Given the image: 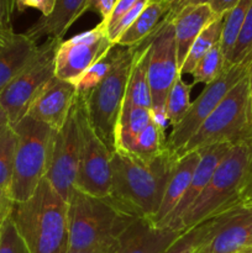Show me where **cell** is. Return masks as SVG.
<instances>
[{"label": "cell", "instance_id": "6da1fadb", "mask_svg": "<svg viewBox=\"0 0 252 253\" xmlns=\"http://www.w3.org/2000/svg\"><path fill=\"white\" fill-rule=\"evenodd\" d=\"M177 160L168 150L151 161L125 151H114L109 199L126 214L153 222Z\"/></svg>", "mask_w": 252, "mask_h": 253}, {"label": "cell", "instance_id": "7a4b0ae2", "mask_svg": "<svg viewBox=\"0 0 252 253\" xmlns=\"http://www.w3.org/2000/svg\"><path fill=\"white\" fill-rule=\"evenodd\" d=\"M11 217L30 253H68V202L46 178L31 198L14 203Z\"/></svg>", "mask_w": 252, "mask_h": 253}, {"label": "cell", "instance_id": "3957f363", "mask_svg": "<svg viewBox=\"0 0 252 253\" xmlns=\"http://www.w3.org/2000/svg\"><path fill=\"white\" fill-rule=\"evenodd\" d=\"M135 219L109 198L93 197L74 188L68 200V253H115L121 234Z\"/></svg>", "mask_w": 252, "mask_h": 253}, {"label": "cell", "instance_id": "277c9868", "mask_svg": "<svg viewBox=\"0 0 252 253\" xmlns=\"http://www.w3.org/2000/svg\"><path fill=\"white\" fill-rule=\"evenodd\" d=\"M252 172V130L232 145L205 189L187 210L178 231H187L240 205V197Z\"/></svg>", "mask_w": 252, "mask_h": 253}, {"label": "cell", "instance_id": "5b68a950", "mask_svg": "<svg viewBox=\"0 0 252 253\" xmlns=\"http://www.w3.org/2000/svg\"><path fill=\"white\" fill-rule=\"evenodd\" d=\"M11 126L16 133V151L9 194L12 202L21 203L31 198L46 177L56 130L29 115Z\"/></svg>", "mask_w": 252, "mask_h": 253}, {"label": "cell", "instance_id": "8992f818", "mask_svg": "<svg viewBox=\"0 0 252 253\" xmlns=\"http://www.w3.org/2000/svg\"><path fill=\"white\" fill-rule=\"evenodd\" d=\"M251 130L249 82L247 76H245L232 86L231 90L200 125L197 132L185 143L178 153V158L188 152L217 143H236Z\"/></svg>", "mask_w": 252, "mask_h": 253}, {"label": "cell", "instance_id": "52a82bcc", "mask_svg": "<svg viewBox=\"0 0 252 253\" xmlns=\"http://www.w3.org/2000/svg\"><path fill=\"white\" fill-rule=\"evenodd\" d=\"M135 51L136 46H124L123 53L110 73L85 96L79 95L84 101L91 127L111 152L115 151L116 125L125 99Z\"/></svg>", "mask_w": 252, "mask_h": 253}, {"label": "cell", "instance_id": "ba28073f", "mask_svg": "<svg viewBox=\"0 0 252 253\" xmlns=\"http://www.w3.org/2000/svg\"><path fill=\"white\" fill-rule=\"evenodd\" d=\"M62 40H47L39 44L29 64L0 91V106L10 125L19 123L44 84L54 76L56 51Z\"/></svg>", "mask_w": 252, "mask_h": 253}, {"label": "cell", "instance_id": "9c48e42d", "mask_svg": "<svg viewBox=\"0 0 252 253\" xmlns=\"http://www.w3.org/2000/svg\"><path fill=\"white\" fill-rule=\"evenodd\" d=\"M77 119L81 130V160L76 188L89 195L109 198L111 194V152L98 137L86 116L84 101L77 94Z\"/></svg>", "mask_w": 252, "mask_h": 253}, {"label": "cell", "instance_id": "30bf717a", "mask_svg": "<svg viewBox=\"0 0 252 253\" xmlns=\"http://www.w3.org/2000/svg\"><path fill=\"white\" fill-rule=\"evenodd\" d=\"M179 76L177 61L174 27L170 19H166L151 36L148 61V83L152 98L153 120L167 130L168 120L165 105L173 83Z\"/></svg>", "mask_w": 252, "mask_h": 253}, {"label": "cell", "instance_id": "8fae6325", "mask_svg": "<svg viewBox=\"0 0 252 253\" xmlns=\"http://www.w3.org/2000/svg\"><path fill=\"white\" fill-rule=\"evenodd\" d=\"M249 64V63H247ZM247 64H235L227 67L221 76L217 77L214 82L205 85L200 95L192 101L182 120L172 127L169 135L167 136L166 147L178 157L185 143L192 138L208 116L219 105L224 96L231 90L232 86L241 81L247 73Z\"/></svg>", "mask_w": 252, "mask_h": 253}, {"label": "cell", "instance_id": "7c38bea8", "mask_svg": "<svg viewBox=\"0 0 252 253\" xmlns=\"http://www.w3.org/2000/svg\"><path fill=\"white\" fill-rule=\"evenodd\" d=\"M81 160V130L77 119L76 100L66 123L52 137L46 179L68 202L76 188Z\"/></svg>", "mask_w": 252, "mask_h": 253}, {"label": "cell", "instance_id": "4fadbf2b", "mask_svg": "<svg viewBox=\"0 0 252 253\" xmlns=\"http://www.w3.org/2000/svg\"><path fill=\"white\" fill-rule=\"evenodd\" d=\"M115 43L103 21L89 31L61 41L56 51L54 76L76 85V82Z\"/></svg>", "mask_w": 252, "mask_h": 253}, {"label": "cell", "instance_id": "5bb4252c", "mask_svg": "<svg viewBox=\"0 0 252 253\" xmlns=\"http://www.w3.org/2000/svg\"><path fill=\"white\" fill-rule=\"evenodd\" d=\"M76 98V85L53 76L39 91L26 115L53 130H59L66 123Z\"/></svg>", "mask_w": 252, "mask_h": 253}, {"label": "cell", "instance_id": "9a60e30c", "mask_svg": "<svg viewBox=\"0 0 252 253\" xmlns=\"http://www.w3.org/2000/svg\"><path fill=\"white\" fill-rule=\"evenodd\" d=\"M183 232L137 217L121 234L115 253H165Z\"/></svg>", "mask_w": 252, "mask_h": 253}, {"label": "cell", "instance_id": "2e32d148", "mask_svg": "<svg viewBox=\"0 0 252 253\" xmlns=\"http://www.w3.org/2000/svg\"><path fill=\"white\" fill-rule=\"evenodd\" d=\"M252 246V205H237L225 212L211 253H244Z\"/></svg>", "mask_w": 252, "mask_h": 253}, {"label": "cell", "instance_id": "e0dca14e", "mask_svg": "<svg viewBox=\"0 0 252 253\" xmlns=\"http://www.w3.org/2000/svg\"><path fill=\"white\" fill-rule=\"evenodd\" d=\"M232 145L234 143H217V145H212L209 146V147L199 150L200 160L198 162L194 173H193L189 187H188L185 194L183 195L178 207L175 208L173 214L170 215L168 221L166 222L165 227L177 230V226L179 224L180 219L183 217V215L187 212V210L194 204L195 200L202 194L203 190L205 189V187L209 183V180L211 179L214 172L216 170L217 166L220 165L222 158L226 156V153L229 152Z\"/></svg>", "mask_w": 252, "mask_h": 253}, {"label": "cell", "instance_id": "ac0fdd59", "mask_svg": "<svg viewBox=\"0 0 252 253\" xmlns=\"http://www.w3.org/2000/svg\"><path fill=\"white\" fill-rule=\"evenodd\" d=\"M39 44L25 34L0 31V91L31 62Z\"/></svg>", "mask_w": 252, "mask_h": 253}, {"label": "cell", "instance_id": "d6986e66", "mask_svg": "<svg viewBox=\"0 0 252 253\" xmlns=\"http://www.w3.org/2000/svg\"><path fill=\"white\" fill-rule=\"evenodd\" d=\"M219 15H215L209 4L185 6L172 19L174 27L175 48L179 71L185 61L190 47L200 32L214 21Z\"/></svg>", "mask_w": 252, "mask_h": 253}, {"label": "cell", "instance_id": "ffe728a7", "mask_svg": "<svg viewBox=\"0 0 252 253\" xmlns=\"http://www.w3.org/2000/svg\"><path fill=\"white\" fill-rule=\"evenodd\" d=\"M199 160V150L185 153L177 160L174 169H173L169 180L167 183V187H166L162 203H161L160 209H158L155 221H153L156 226L165 227L166 222L168 221L169 216L173 214L175 208L182 200L183 195L187 192Z\"/></svg>", "mask_w": 252, "mask_h": 253}, {"label": "cell", "instance_id": "44dd1931", "mask_svg": "<svg viewBox=\"0 0 252 253\" xmlns=\"http://www.w3.org/2000/svg\"><path fill=\"white\" fill-rule=\"evenodd\" d=\"M88 0H56L48 16H41L25 35L37 43L42 37L47 40H62L69 27L85 14Z\"/></svg>", "mask_w": 252, "mask_h": 253}, {"label": "cell", "instance_id": "7402d4cb", "mask_svg": "<svg viewBox=\"0 0 252 253\" xmlns=\"http://www.w3.org/2000/svg\"><path fill=\"white\" fill-rule=\"evenodd\" d=\"M151 36L136 46L132 67H131L124 100L135 106L152 110V98H151L150 83H148Z\"/></svg>", "mask_w": 252, "mask_h": 253}, {"label": "cell", "instance_id": "603a6c76", "mask_svg": "<svg viewBox=\"0 0 252 253\" xmlns=\"http://www.w3.org/2000/svg\"><path fill=\"white\" fill-rule=\"evenodd\" d=\"M169 14L170 4L167 0H148L135 22L121 35L116 44L125 47L137 46L155 34Z\"/></svg>", "mask_w": 252, "mask_h": 253}, {"label": "cell", "instance_id": "cb8c5ba5", "mask_svg": "<svg viewBox=\"0 0 252 253\" xmlns=\"http://www.w3.org/2000/svg\"><path fill=\"white\" fill-rule=\"evenodd\" d=\"M152 120V110L135 106L124 100L116 125L115 151L127 147L128 143Z\"/></svg>", "mask_w": 252, "mask_h": 253}, {"label": "cell", "instance_id": "d4e9b609", "mask_svg": "<svg viewBox=\"0 0 252 253\" xmlns=\"http://www.w3.org/2000/svg\"><path fill=\"white\" fill-rule=\"evenodd\" d=\"M166 143H167L166 128L152 120L128 143L127 147L120 151L131 153L141 160L151 161L167 150Z\"/></svg>", "mask_w": 252, "mask_h": 253}, {"label": "cell", "instance_id": "484cf974", "mask_svg": "<svg viewBox=\"0 0 252 253\" xmlns=\"http://www.w3.org/2000/svg\"><path fill=\"white\" fill-rule=\"evenodd\" d=\"M229 211V210H227ZM226 212V211H225ZM225 212L212 219L207 220L192 229L183 232L165 253H195L207 242L214 239L224 219Z\"/></svg>", "mask_w": 252, "mask_h": 253}, {"label": "cell", "instance_id": "4316f807", "mask_svg": "<svg viewBox=\"0 0 252 253\" xmlns=\"http://www.w3.org/2000/svg\"><path fill=\"white\" fill-rule=\"evenodd\" d=\"M225 15L226 14L219 15L214 21L210 22V24L200 32V35L197 37L194 43L190 47L187 57H185L184 63H183L182 68H180L179 71L180 76H183V74H192V72L194 71L198 62H199L200 59H202L203 57L215 46V44L219 43V42L221 41Z\"/></svg>", "mask_w": 252, "mask_h": 253}, {"label": "cell", "instance_id": "83f0119b", "mask_svg": "<svg viewBox=\"0 0 252 253\" xmlns=\"http://www.w3.org/2000/svg\"><path fill=\"white\" fill-rule=\"evenodd\" d=\"M124 51V46L114 44L100 59L95 62L89 69H86L83 76L76 82L77 94L81 96H85L89 91L93 90L114 68L118 59L120 58Z\"/></svg>", "mask_w": 252, "mask_h": 253}, {"label": "cell", "instance_id": "f1b7e54d", "mask_svg": "<svg viewBox=\"0 0 252 253\" xmlns=\"http://www.w3.org/2000/svg\"><path fill=\"white\" fill-rule=\"evenodd\" d=\"M252 4V0H240L229 12L225 15V22L224 27H222L221 34V51L225 57V64H226V59L229 58L230 53H231L232 48H234L236 40L239 37L240 30H241L242 24L245 21L247 11H249L250 6Z\"/></svg>", "mask_w": 252, "mask_h": 253}, {"label": "cell", "instance_id": "f546056e", "mask_svg": "<svg viewBox=\"0 0 252 253\" xmlns=\"http://www.w3.org/2000/svg\"><path fill=\"white\" fill-rule=\"evenodd\" d=\"M192 86V84H188L179 74L174 83H173L169 93H168L165 111L168 124L172 127L182 120L183 116L185 115L187 110L189 109L190 104H192V101H190Z\"/></svg>", "mask_w": 252, "mask_h": 253}, {"label": "cell", "instance_id": "4dcf8cb0", "mask_svg": "<svg viewBox=\"0 0 252 253\" xmlns=\"http://www.w3.org/2000/svg\"><path fill=\"white\" fill-rule=\"evenodd\" d=\"M16 133L10 124L0 127V188L9 190L14 170Z\"/></svg>", "mask_w": 252, "mask_h": 253}, {"label": "cell", "instance_id": "1f68e13d", "mask_svg": "<svg viewBox=\"0 0 252 253\" xmlns=\"http://www.w3.org/2000/svg\"><path fill=\"white\" fill-rule=\"evenodd\" d=\"M226 69L225 57L221 51V44L216 43L195 66L192 72L193 83L192 85L198 83H203L205 85L214 82L222 72Z\"/></svg>", "mask_w": 252, "mask_h": 253}, {"label": "cell", "instance_id": "d6a6232c", "mask_svg": "<svg viewBox=\"0 0 252 253\" xmlns=\"http://www.w3.org/2000/svg\"><path fill=\"white\" fill-rule=\"evenodd\" d=\"M252 58V4L247 11L245 21L240 30L239 37L236 40L234 48L226 59L227 67L235 64H247Z\"/></svg>", "mask_w": 252, "mask_h": 253}, {"label": "cell", "instance_id": "836d02e7", "mask_svg": "<svg viewBox=\"0 0 252 253\" xmlns=\"http://www.w3.org/2000/svg\"><path fill=\"white\" fill-rule=\"evenodd\" d=\"M0 253H30L11 214L0 225Z\"/></svg>", "mask_w": 252, "mask_h": 253}, {"label": "cell", "instance_id": "e575fe53", "mask_svg": "<svg viewBox=\"0 0 252 253\" xmlns=\"http://www.w3.org/2000/svg\"><path fill=\"white\" fill-rule=\"evenodd\" d=\"M147 1L148 0H137L136 4L133 5V6L131 7V9L128 10V11L126 12V14L124 15L113 27H111V29L108 30V36L113 43L116 44V42L120 39L121 35L135 22V20L137 19L138 15L141 14V11H142L143 7L146 6Z\"/></svg>", "mask_w": 252, "mask_h": 253}, {"label": "cell", "instance_id": "d590c367", "mask_svg": "<svg viewBox=\"0 0 252 253\" xmlns=\"http://www.w3.org/2000/svg\"><path fill=\"white\" fill-rule=\"evenodd\" d=\"M56 0H14V4L20 12L25 11L26 9L39 10L42 16H48L54 7Z\"/></svg>", "mask_w": 252, "mask_h": 253}, {"label": "cell", "instance_id": "8d00e7d4", "mask_svg": "<svg viewBox=\"0 0 252 253\" xmlns=\"http://www.w3.org/2000/svg\"><path fill=\"white\" fill-rule=\"evenodd\" d=\"M116 0H88L85 5L86 11H94L100 15L101 21L106 22L113 12Z\"/></svg>", "mask_w": 252, "mask_h": 253}, {"label": "cell", "instance_id": "74e56055", "mask_svg": "<svg viewBox=\"0 0 252 253\" xmlns=\"http://www.w3.org/2000/svg\"><path fill=\"white\" fill-rule=\"evenodd\" d=\"M136 1H137V0H116L115 6H114V10L113 12H111L110 17H109L108 21L104 22L106 26V30L111 29V27H113L114 25H115L116 22H118L119 20H120L121 17H123L124 15L136 4Z\"/></svg>", "mask_w": 252, "mask_h": 253}, {"label": "cell", "instance_id": "f35d334b", "mask_svg": "<svg viewBox=\"0 0 252 253\" xmlns=\"http://www.w3.org/2000/svg\"><path fill=\"white\" fill-rule=\"evenodd\" d=\"M14 0H0V31H14L11 24V15L14 10Z\"/></svg>", "mask_w": 252, "mask_h": 253}, {"label": "cell", "instance_id": "ab89813d", "mask_svg": "<svg viewBox=\"0 0 252 253\" xmlns=\"http://www.w3.org/2000/svg\"><path fill=\"white\" fill-rule=\"evenodd\" d=\"M12 207H14V202L10 198L9 190L0 188V225L11 214Z\"/></svg>", "mask_w": 252, "mask_h": 253}, {"label": "cell", "instance_id": "60d3db41", "mask_svg": "<svg viewBox=\"0 0 252 253\" xmlns=\"http://www.w3.org/2000/svg\"><path fill=\"white\" fill-rule=\"evenodd\" d=\"M240 0H212L210 2V7L215 15H224L229 12Z\"/></svg>", "mask_w": 252, "mask_h": 253}, {"label": "cell", "instance_id": "b9f144b4", "mask_svg": "<svg viewBox=\"0 0 252 253\" xmlns=\"http://www.w3.org/2000/svg\"><path fill=\"white\" fill-rule=\"evenodd\" d=\"M240 205H252V172L240 197Z\"/></svg>", "mask_w": 252, "mask_h": 253}, {"label": "cell", "instance_id": "7bdbcfd3", "mask_svg": "<svg viewBox=\"0 0 252 253\" xmlns=\"http://www.w3.org/2000/svg\"><path fill=\"white\" fill-rule=\"evenodd\" d=\"M167 1L170 4V14L168 15V19L172 20L173 17L183 9L184 2L187 1V0H167Z\"/></svg>", "mask_w": 252, "mask_h": 253}, {"label": "cell", "instance_id": "ee69618b", "mask_svg": "<svg viewBox=\"0 0 252 253\" xmlns=\"http://www.w3.org/2000/svg\"><path fill=\"white\" fill-rule=\"evenodd\" d=\"M247 82H249V96H250V109H251L252 116V58L247 64Z\"/></svg>", "mask_w": 252, "mask_h": 253}, {"label": "cell", "instance_id": "f6af8a7d", "mask_svg": "<svg viewBox=\"0 0 252 253\" xmlns=\"http://www.w3.org/2000/svg\"><path fill=\"white\" fill-rule=\"evenodd\" d=\"M212 0H187L184 2V6H190V5H203V4H210Z\"/></svg>", "mask_w": 252, "mask_h": 253}, {"label": "cell", "instance_id": "bcb514c9", "mask_svg": "<svg viewBox=\"0 0 252 253\" xmlns=\"http://www.w3.org/2000/svg\"><path fill=\"white\" fill-rule=\"evenodd\" d=\"M6 124H10L9 120H7V116L6 114H5V111L2 110V108L0 106V127L4 125H6Z\"/></svg>", "mask_w": 252, "mask_h": 253}, {"label": "cell", "instance_id": "7dc6e473", "mask_svg": "<svg viewBox=\"0 0 252 253\" xmlns=\"http://www.w3.org/2000/svg\"><path fill=\"white\" fill-rule=\"evenodd\" d=\"M210 242L211 241H209V242H207V244L203 245V246L200 247V249L198 250L195 253H211V249H210Z\"/></svg>", "mask_w": 252, "mask_h": 253}, {"label": "cell", "instance_id": "c3c4849f", "mask_svg": "<svg viewBox=\"0 0 252 253\" xmlns=\"http://www.w3.org/2000/svg\"><path fill=\"white\" fill-rule=\"evenodd\" d=\"M69 253H96V252H69Z\"/></svg>", "mask_w": 252, "mask_h": 253}, {"label": "cell", "instance_id": "681fc988", "mask_svg": "<svg viewBox=\"0 0 252 253\" xmlns=\"http://www.w3.org/2000/svg\"><path fill=\"white\" fill-rule=\"evenodd\" d=\"M247 251H252V246H251V247H250V249H249V250H247Z\"/></svg>", "mask_w": 252, "mask_h": 253}, {"label": "cell", "instance_id": "f907efd6", "mask_svg": "<svg viewBox=\"0 0 252 253\" xmlns=\"http://www.w3.org/2000/svg\"><path fill=\"white\" fill-rule=\"evenodd\" d=\"M244 253H252V251H246V252H244Z\"/></svg>", "mask_w": 252, "mask_h": 253}]
</instances>
